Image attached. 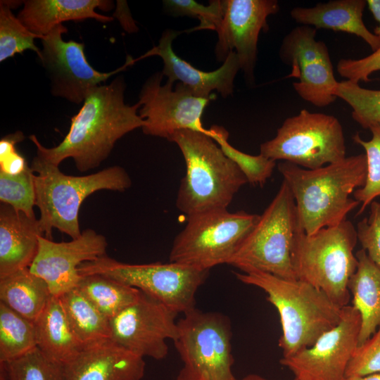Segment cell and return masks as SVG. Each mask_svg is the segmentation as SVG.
I'll return each instance as SVG.
<instances>
[{"mask_svg": "<svg viewBox=\"0 0 380 380\" xmlns=\"http://www.w3.org/2000/svg\"><path fill=\"white\" fill-rule=\"evenodd\" d=\"M317 29L299 25L282 40L279 55L291 66L290 77L298 78L293 83L297 94L317 107L330 105L336 99L338 81L335 79L328 48L315 39Z\"/></svg>", "mask_w": 380, "mask_h": 380, "instance_id": "4fadbf2b", "label": "cell"}, {"mask_svg": "<svg viewBox=\"0 0 380 380\" xmlns=\"http://www.w3.org/2000/svg\"><path fill=\"white\" fill-rule=\"evenodd\" d=\"M357 242L356 228L348 220L312 234L299 227L291 254L297 279L322 291L339 307L348 305V284L357 267L353 253Z\"/></svg>", "mask_w": 380, "mask_h": 380, "instance_id": "8992f818", "label": "cell"}, {"mask_svg": "<svg viewBox=\"0 0 380 380\" xmlns=\"http://www.w3.org/2000/svg\"><path fill=\"white\" fill-rule=\"evenodd\" d=\"M298 228L296 203L283 180L274 198L228 265L242 272L257 270L296 280L291 254Z\"/></svg>", "mask_w": 380, "mask_h": 380, "instance_id": "52a82bcc", "label": "cell"}, {"mask_svg": "<svg viewBox=\"0 0 380 380\" xmlns=\"http://www.w3.org/2000/svg\"><path fill=\"white\" fill-rule=\"evenodd\" d=\"M366 5L365 0H331L310 8L295 7L291 11V16L301 25L355 34L375 51L380 48V39L363 22Z\"/></svg>", "mask_w": 380, "mask_h": 380, "instance_id": "603a6c76", "label": "cell"}, {"mask_svg": "<svg viewBox=\"0 0 380 380\" xmlns=\"http://www.w3.org/2000/svg\"><path fill=\"white\" fill-rule=\"evenodd\" d=\"M367 5L375 20L378 22L373 33L380 39V0H367Z\"/></svg>", "mask_w": 380, "mask_h": 380, "instance_id": "b9f144b4", "label": "cell"}, {"mask_svg": "<svg viewBox=\"0 0 380 380\" xmlns=\"http://www.w3.org/2000/svg\"><path fill=\"white\" fill-rule=\"evenodd\" d=\"M109 319L136 301L141 291L99 274L82 276L76 287Z\"/></svg>", "mask_w": 380, "mask_h": 380, "instance_id": "83f0119b", "label": "cell"}, {"mask_svg": "<svg viewBox=\"0 0 380 380\" xmlns=\"http://www.w3.org/2000/svg\"><path fill=\"white\" fill-rule=\"evenodd\" d=\"M156 72L144 84L139 96V115L144 120L141 127L145 134L169 139L179 129H191L210 134L203 127L202 115L211 99L194 96L184 84L167 80Z\"/></svg>", "mask_w": 380, "mask_h": 380, "instance_id": "7c38bea8", "label": "cell"}, {"mask_svg": "<svg viewBox=\"0 0 380 380\" xmlns=\"http://www.w3.org/2000/svg\"><path fill=\"white\" fill-rule=\"evenodd\" d=\"M176 312L141 291L138 299L110 319L111 340L141 357L168 354L167 340L177 336Z\"/></svg>", "mask_w": 380, "mask_h": 380, "instance_id": "5bb4252c", "label": "cell"}, {"mask_svg": "<svg viewBox=\"0 0 380 380\" xmlns=\"http://www.w3.org/2000/svg\"><path fill=\"white\" fill-rule=\"evenodd\" d=\"M346 380H380V372L364 376H350Z\"/></svg>", "mask_w": 380, "mask_h": 380, "instance_id": "7bdbcfd3", "label": "cell"}, {"mask_svg": "<svg viewBox=\"0 0 380 380\" xmlns=\"http://www.w3.org/2000/svg\"><path fill=\"white\" fill-rule=\"evenodd\" d=\"M259 218L256 214L227 208L189 216L174 239L170 262L204 270L228 264Z\"/></svg>", "mask_w": 380, "mask_h": 380, "instance_id": "ba28073f", "label": "cell"}, {"mask_svg": "<svg viewBox=\"0 0 380 380\" xmlns=\"http://www.w3.org/2000/svg\"><path fill=\"white\" fill-rule=\"evenodd\" d=\"M52 294L46 282L29 267L0 278V300L27 319L34 322Z\"/></svg>", "mask_w": 380, "mask_h": 380, "instance_id": "484cf974", "label": "cell"}, {"mask_svg": "<svg viewBox=\"0 0 380 380\" xmlns=\"http://www.w3.org/2000/svg\"><path fill=\"white\" fill-rule=\"evenodd\" d=\"M179 34L172 30H165L158 44L134 60V63L146 57L158 56L164 64L162 74L167 77V81L173 84L175 82L182 83L194 96L211 99V92L214 90L224 97L232 94L234 78L241 69L236 53L230 52L223 64L215 70L206 72L197 69L174 52L172 42Z\"/></svg>", "mask_w": 380, "mask_h": 380, "instance_id": "d6986e66", "label": "cell"}, {"mask_svg": "<svg viewBox=\"0 0 380 380\" xmlns=\"http://www.w3.org/2000/svg\"><path fill=\"white\" fill-rule=\"evenodd\" d=\"M179 148L186 173L179 187L176 206L188 217L227 208L248 181L210 134L179 129L168 139Z\"/></svg>", "mask_w": 380, "mask_h": 380, "instance_id": "277c9868", "label": "cell"}, {"mask_svg": "<svg viewBox=\"0 0 380 380\" xmlns=\"http://www.w3.org/2000/svg\"><path fill=\"white\" fill-rule=\"evenodd\" d=\"M236 380H268L258 374H251L245 376L241 379H236ZM293 380H298L297 379L294 378Z\"/></svg>", "mask_w": 380, "mask_h": 380, "instance_id": "ee69618b", "label": "cell"}, {"mask_svg": "<svg viewBox=\"0 0 380 380\" xmlns=\"http://www.w3.org/2000/svg\"><path fill=\"white\" fill-rule=\"evenodd\" d=\"M35 174L30 166L22 172L11 175L0 171V201L30 217H34Z\"/></svg>", "mask_w": 380, "mask_h": 380, "instance_id": "e575fe53", "label": "cell"}, {"mask_svg": "<svg viewBox=\"0 0 380 380\" xmlns=\"http://www.w3.org/2000/svg\"><path fill=\"white\" fill-rule=\"evenodd\" d=\"M35 39H42L31 32L18 18L3 1H0V62L32 50L39 57L41 50L34 44Z\"/></svg>", "mask_w": 380, "mask_h": 380, "instance_id": "d6a6232c", "label": "cell"}, {"mask_svg": "<svg viewBox=\"0 0 380 380\" xmlns=\"http://www.w3.org/2000/svg\"><path fill=\"white\" fill-rule=\"evenodd\" d=\"M235 275L240 281L263 290L277 310L282 330L279 346L283 357L312 346L341 320L343 308L308 283L257 270Z\"/></svg>", "mask_w": 380, "mask_h": 380, "instance_id": "3957f363", "label": "cell"}, {"mask_svg": "<svg viewBox=\"0 0 380 380\" xmlns=\"http://www.w3.org/2000/svg\"><path fill=\"white\" fill-rule=\"evenodd\" d=\"M369 130L372 138L369 141L363 140L358 133L353 137V141L365 149L367 162L365 183L353 193L354 198L360 204L357 215L380 196V125L372 126Z\"/></svg>", "mask_w": 380, "mask_h": 380, "instance_id": "836d02e7", "label": "cell"}, {"mask_svg": "<svg viewBox=\"0 0 380 380\" xmlns=\"http://www.w3.org/2000/svg\"><path fill=\"white\" fill-rule=\"evenodd\" d=\"M335 95L352 108V118L362 128L380 125V90L365 89L350 80L338 82Z\"/></svg>", "mask_w": 380, "mask_h": 380, "instance_id": "1f68e13d", "label": "cell"}, {"mask_svg": "<svg viewBox=\"0 0 380 380\" xmlns=\"http://www.w3.org/2000/svg\"><path fill=\"white\" fill-rule=\"evenodd\" d=\"M357 241L368 257L380 267V203L374 201L370 204L368 217L357 224Z\"/></svg>", "mask_w": 380, "mask_h": 380, "instance_id": "74e56055", "label": "cell"}, {"mask_svg": "<svg viewBox=\"0 0 380 380\" xmlns=\"http://www.w3.org/2000/svg\"><path fill=\"white\" fill-rule=\"evenodd\" d=\"M125 83L121 76L109 84L91 89L82 108L71 118L69 131L58 145L46 148L36 136H30L37 148L36 157L56 166L72 158L82 172L99 167L118 139L145 124L139 115V103L132 106L125 103Z\"/></svg>", "mask_w": 380, "mask_h": 380, "instance_id": "6da1fadb", "label": "cell"}, {"mask_svg": "<svg viewBox=\"0 0 380 380\" xmlns=\"http://www.w3.org/2000/svg\"><path fill=\"white\" fill-rule=\"evenodd\" d=\"M166 10L175 16L196 18L200 25L191 30H213L216 31L220 27L224 11V1H210L208 6H204L194 0L163 1Z\"/></svg>", "mask_w": 380, "mask_h": 380, "instance_id": "d590c367", "label": "cell"}, {"mask_svg": "<svg viewBox=\"0 0 380 380\" xmlns=\"http://www.w3.org/2000/svg\"><path fill=\"white\" fill-rule=\"evenodd\" d=\"M60 298L71 329L83 348L111 339L110 319L77 289Z\"/></svg>", "mask_w": 380, "mask_h": 380, "instance_id": "4316f807", "label": "cell"}, {"mask_svg": "<svg viewBox=\"0 0 380 380\" xmlns=\"http://www.w3.org/2000/svg\"><path fill=\"white\" fill-rule=\"evenodd\" d=\"M24 139L25 136L20 131L8 134L1 138L0 141V158H3L15 151V145L23 141Z\"/></svg>", "mask_w": 380, "mask_h": 380, "instance_id": "60d3db41", "label": "cell"}, {"mask_svg": "<svg viewBox=\"0 0 380 380\" xmlns=\"http://www.w3.org/2000/svg\"><path fill=\"white\" fill-rule=\"evenodd\" d=\"M380 372V325L374 334L362 346H358L351 357L346 379L364 376Z\"/></svg>", "mask_w": 380, "mask_h": 380, "instance_id": "8d00e7d4", "label": "cell"}, {"mask_svg": "<svg viewBox=\"0 0 380 380\" xmlns=\"http://www.w3.org/2000/svg\"><path fill=\"white\" fill-rule=\"evenodd\" d=\"M0 380H6L4 374L0 371Z\"/></svg>", "mask_w": 380, "mask_h": 380, "instance_id": "f6af8a7d", "label": "cell"}, {"mask_svg": "<svg viewBox=\"0 0 380 380\" xmlns=\"http://www.w3.org/2000/svg\"><path fill=\"white\" fill-rule=\"evenodd\" d=\"M361 317L352 305L342 308L339 323L310 347L279 362L298 380H346V369L358 347Z\"/></svg>", "mask_w": 380, "mask_h": 380, "instance_id": "2e32d148", "label": "cell"}, {"mask_svg": "<svg viewBox=\"0 0 380 380\" xmlns=\"http://www.w3.org/2000/svg\"><path fill=\"white\" fill-rule=\"evenodd\" d=\"M34 322L37 348L51 360L63 365L83 348L71 329L60 297L52 296Z\"/></svg>", "mask_w": 380, "mask_h": 380, "instance_id": "d4e9b609", "label": "cell"}, {"mask_svg": "<svg viewBox=\"0 0 380 380\" xmlns=\"http://www.w3.org/2000/svg\"><path fill=\"white\" fill-rule=\"evenodd\" d=\"M63 367L66 380H141L146 364L109 339L84 347Z\"/></svg>", "mask_w": 380, "mask_h": 380, "instance_id": "ffe728a7", "label": "cell"}, {"mask_svg": "<svg viewBox=\"0 0 380 380\" xmlns=\"http://www.w3.org/2000/svg\"><path fill=\"white\" fill-rule=\"evenodd\" d=\"M224 1L223 18L216 30L217 60L224 61L234 51L246 78L253 82L259 34L268 30L267 18L279 11V4L275 0Z\"/></svg>", "mask_w": 380, "mask_h": 380, "instance_id": "e0dca14e", "label": "cell"}, {"mask_svg": "<svg viewBox=\"0 0 380 380\" xmlns=\"http://www.w3.org/2000/svg\"><path fill=\"white\" fill-rule=\"evenodd\" d=\"M78 271L81 276L99 274L136 288L184 314L195 308L196 291L210 270L174 262L125 263L105 255L82 263Z\"/></svg>", "mask_w": 380, "mask_h": 380, "instance_id": "30bf717a", "label": "cell"}, {"mask_svg": "<svg viewBox=\"0 0 380 380\" xmlns=\"http://www.w3.org/2000/svg\"><path fill=\"white\" fill-rule=\"evenodd\" d=\"M113 6L111 1L103 0H27L17 17L31 32L42 39L63 22L87 18L102 23L112 21V17L95 10L109 11Z\"/></svg>", "mask_w": 380, "mask_h": 380, "instance_id": "7402d4cb", "label": "cell"}, {"mask_svg": "<svg viewBox=\"0 0 380 380\" xmlns=\"http://www.w3.org/2000/svg\"><path fill=\"white\" fill-rule=\"evenodd\" d=\"M177 325L173 341L183 363L177 380H236L232 369L231 325L226 316L194 308Z\"/></svg>", "mask_w": 380, "mask_h": 380, "instance_id": "9c48e42d", "label": "cell"}, {"mask_svg": "<svg viewBox=\"0 0 380 380\" xmlns=\"http://www.w3.org/2000/svg\"><path fill=\"white\" fill-rule=\"evenodd\" d=\"M0 364L6 380H66L63 365L49 359L37 347Z\"/></svg>", "mask_w": 380, "mask_h": 380, "instance_id": "f546056e", "label": "cell"}, {"mask_svg": "<svg viewBox=\"0 0 380 380\" xmlns=\"http://www.w3.org/2000/svg\"><path fill=\"white\" fill-rule=\"evenodd\" d=\"M37 347L34 322L0 301V363Z\"/></svg>", "mask_w": 380, "mask_h": 380, "instance_id": "f1b7e54d", "label": "cell"}, {"mask_svg": "<svg viewBox=\"0 0 380 380\" xmlns=\"http://www.w3.org/2000/svg\"><path fill=\"white\" fill-rule=\"evenodd\" d=\"M265 157L315 170L346 156L343 127L334 116L306 109L286 119L276 136L260 146Z\"/></svg>", "mask_w": 380, "mask_h": 380, "instance_id": "8fae6325", "label": "cell"}, {"mask_svg": "<svg viewBox=\"0 0 380 380\" xmlns=\"http://www.w3.org/2000/svg\"><path fill=\"white\" fill-rule=\"evenodd\" d=\"M356 271L350 277L348 288L352 305L361 317L358 346L364 344L380 325V267L362 248L355 253Z\"/></svg>", "mask_w": 380, "mask_h": 380, "instance_id": "cb8c5ba5", "label": "cell"}, {"mask_svg": "<svg viewBox=\"0 0 380 380\" xmlns=\"http://www.w3.org/2000/svg\"><path fill=\"white\" fill-rule=\"evenodd\" d=\"M107 246L106 237L91 229L68 242L40 236L37 253L29 269L46 282L52 296L60 297L77 286L82 278L79 267L106 255Z\"/></svg>", "mask_w": 380, "mask_h": 380, "instance_id": "ac0fdd59", "label": "cell"}, {"mask_svg": "<svg viewBox=\"0 0 380 380\" xmlns=\"http://www.w3.org/2000/svg\"><path fill=\"white\" fill-rule=\"evenodd\" d=\"M30 167L34 177L37 205L40 211L39 221L46 239H51L52 229L75 239L80 231L78 215L84 199L95 191H123L132 185L126 170L112 166L94 174L72 176L63 173L56 166L33 158Z\"/></svg>", "mask_w": 380, "mask_h": 380, "instance_id": "5b68a950", "label": "cell"}, {"mask_svg": "<svg viewBox=\"0 0 380 380\" xmlns=\"http://www.w3.org/2000/svg\"><path fill=\"white\" fill-rule=\"evenodd\" d=\"M211 137L224 153L241 170L252 185L262 186L272 176L276 161L264 156H253L233 147L228 141L229 133L222 127L213 125L210 129Z\"/></svg>", "mask_w": 380, "mask_h": 380, "instance_id": "4dcf8cb0", "label": "cell"}, {"mask_svg": "<svg viewBox=\"0 0 380 380\" xmlns=\"http://www.w3.org/2000/svg\"><path fill=\"white\" fill-rule=\"evenodd\" d=\"M44 236L39 219L9 205L0 206V278L29 267Z\"/></svg>", "mask_w": 380, "mask_h": 380, "instance_id": "44dd1931", "label": "cell"}, {"mask_svg": "<svg viewBox=\"0 0 380 380\" xmlns=\"http://www.w3.org/2000/svg\"><path fill=\"white\" fill-rule=\"evenodd\" d=\"M278 170L294 198L299 227L312 234L346 220L360 205L350 196L364 186L367 162L365 154H358L315 170L281 162Z\"/></svg>", "mask_w": 380, "mask_h": 380, "instance_id": "7a4b0ae2", "label": "cell"}, {"mask_svg": "<svg viewBox=\"0 0 380 380\" xmlns=\"http://www.w3.org/2000/svg\"><path fill=\"white\" fill-rule=\"evenodd\" d=\"M28 165L24 157L16 151L0 158V171L15 175L22 172Z\"/></svg>", "mask_w": 380, "mask_h": 380, "instance_id": "ab89813d", "label": "cell"}, {"mask_svg": "<svg viewBox=\"0 0 380 380\" xmlns=\"http://www.w3.org/2000/svg\"><path fill=\"white\" fill-rule=\"evenodd\" d=\"M338 74L355 83L371 81L369 76L380 71V48L370 55L359 58H342L338 62Z\"/></svg>", "mask_w": 380, "mask_h": 380, "instance_id": "f35d334b", "label": "cell"}, {"mask_svg": "<svg viewBox=\"0 0 380 380\" xmlns=\"http://www.w3.org/2000/svg\"><path fill=\"white\" fill-rule=\"evenodd\" d=\"M67 32L61 24L41 39L42 49L38 58L51 80V91L55 96L80 104L91 89L134 63L133 59L128 58L115 70L99 72L87 61L83 43L63 39L62 34Z\"/></svg>", "mask_w": 380, "mask_h": 380, "instance_id": "9a60e30c", "label": "cell"}]
</instances>
